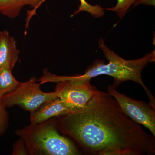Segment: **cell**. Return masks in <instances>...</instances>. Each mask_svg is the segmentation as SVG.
I'll use <instances>...</instances> for the list:
<instances>
[{"label": "cell", "mask_w": 155, "mask_h": 155, "mask_svg": "<svg viewBox=\"0 0 155 155\" xmlns=\"http://www.w3.org/2000/svg\"><path fill=\"white\" fill-rule=\"evenodd\" d=\"M58 130L90 155H153L155 136L124 113L117 101L98 91L80 110L56 117Z\"/></svg>", "instance_id": "cell-1"}, {"label": "cell", "mask_w": 155, "mask_h": 155, "mask_svg": "<svg viewBox=\"0 0 155 155\" xmlns=\"http://www.w3.org/2000/svg\"><path fill=\"white\" fill-rule=\"evenodd\" d=\"M99 47L103 51L105 57L109 61L105 64L102 61H96L88 67L83 75L71 76L78 80H91L99 75H105L113 77L114 81L112 86L116 88L122 82L131 81L140 84L144 89L150 100L149 104L155 109V99L152 94L143 83L141 72L150 63L154 62L155 51L147 54L137 60H126L118 55L106 45L102 38L99 41Z\"/></svg>", "instance_id": "cell-2"}, {"label": "cell", "mask_w": 155, "mask_h": 155, "mask_svg": "<svg viewBox=\"0 0 155 155\" xmlns=\"http://www.w3.org/2000/svg\"><path fill=\"white\" fill-rule=\"evenodd\" d=\"M44 71L43 76L40 79L41 84L57 83L54 91L71 113L85 107L98 91L91 84L90 80L75 79L71 76H58L47 70Z\"/></svg>", "instance_id": "cell-4"}, {"label": "cell", "mask_w": 155, "mask_h": 155, "mask_svg": "<svg viewBox=\"0 0 155 155\" xmlns=\"http://www.w3.org/2000/svg\"><path fill=\"white\" fill-rule=\"evenodd\" d=\"M22 138L31 155L81 154L76 146L61 134L56 125V117L41 123L30 124L15 130Z\"/></svg>", "instance_id": "cell-3"}, {"label": "cell", "mask_w": 155, "mask_h": 155, "mask_svg": "<svg viewBox=\"0 0 155 155\" xmlns=\"http://www.w3.org/2000/svg\"><path fill=\"white\" fill-rule=\"evenodd\" d=\"M41 84L37 83L35 77L25 82H19L14 90L1 98V101L6 108L17 106L31 113L43 103L58 98L55 91L45 92L41 91Z\"/></svg>", "instance_id": "cell-5"}, {"label": "cell", "mask_w": 155, "mask_h": 155, "mask_svg": "<svg viewBox=\"0 0 155 155\" xmlns=\"http://www.w3.org/2000/svg\"><path fill=\"white\" fill-rule=\"evenodd\" d=\"M117 5L115 7L106 10L116 12L120 19L123 18L128 9L133 5L134 6L141 4L153 5L155 2V0H117Z\"/></svg>", "instance_id": "cell-11"}, {"label": "cell", "mask_w": 155, "mask_h": 155, "mask_svg": "<svg viewBox=\"0 0 155 155\" xmlns=\"http://www.w3.org/2000/svg\"><path fill=\"white\" fill-rule=\"evenodd\" d=\"M42 0H0V14L13 19L20 15L25 6L29 5L32 10H28L25 24V32L29 26L32 17L36 14L37 9L41 6Z\"/></svg>", "instance_id": "cell-7"}, {"label": "cell", "mask_w": 155, "mask_h": 155, "mask_svg": "<svg viewBox=\"0 0 155 155\" xmlns=\"http://www.w3.org/2000/svg\"><path fill=\"white\" fill-rule=\"evenodd\" d=\"M6 107L0 99V136L4 135L9 126V116Z\"/></svg>", "instance_id": "cell-13"}, {"label": "cell", "mask_w": 155, "mask_h": 155, "mask_svg": "<svg viewBox=\"0 0 155 155\" xmlns=\"http://www.w3.org/2000/svg\"><path fill=\"white\" fill-rule=\"evenodd\" d=\"M20 51L17 41L8 30L0 31V68L13 70L19 60Z\"/></svg>", "instance_id": "cell-9"}, {"label": "cell", "mask_w": 155, "mask_h": 155, "mask_svg": "<svg viewBox=\"0 0 155 155\" xmlns=\"http://www.w3.org/2000/svg\"><path fill=\"white\" fill-rule=\"evenodd\" d=\"M71 111L59 98L46 102L30 113V124H37L55 117L64 116Z\"/></svg>", "instance_id": "cell-8"}, {"label": "cell", "mask_w": 155, "mask_h": 155, "mask_svg": "<svg viewBox=\"0 0 155 155\" xmlns=\"http://www.w3.org/2000/svg\"><path fill=\"white\" fill-rule=\"evenodd\" d=\"M46 0H42L41 2V5ZM80 2V6L78 7V10L75 11L74 15H76L82 11H86L96 18L102 17L104 14V11L101 6L95 5H92L87 2L85 0H79Z\"/></svg>", "instance_id": "cell-12"}, {"label": "cell", "mask_w": 155, "mask_h": 155, "mask_svg": "<svg viewBox=\"0 0 155 155\" xmlns=\"http://www.w3.org/2000/svg\"><path fill=\"white\" fill-rule=\"evenodd\" d=\"M107 93L114 97L130 119L144 126L155 137V110L149 103L133 99L119 92L112 85L108 86Z\"/></svg>", "instance_id": "cell-6"}, {"label": "cell", "mask_w": 155, "mask_h": 155, "mask_svg": "<svg viewBox=\"0 0 155 155\" xmlns=\"http://www.w3.org/2000/svg\"><path fill=\"white\" fill-rule=\"evenodd\" d=\"M12 155H28V150L25 146V142L22 138H19V139L14 143L13 146Z\"/></svg>", "instance_id": "cell-14"}, {"label": "cell", "mask_w": 155, "mask_h": 155, "mask_svg": "<svg viewBox=\"0 0 155 155\" xmlns=\"http://www.w3.org/2000/svg\"><path fill=\"white\" fill-rule=\"evenodd\" d=\"M12 71L9 68H0V99L14 90L19 83Z\"/></svg>", "instance_id": "cell-10"}]
</instances>
